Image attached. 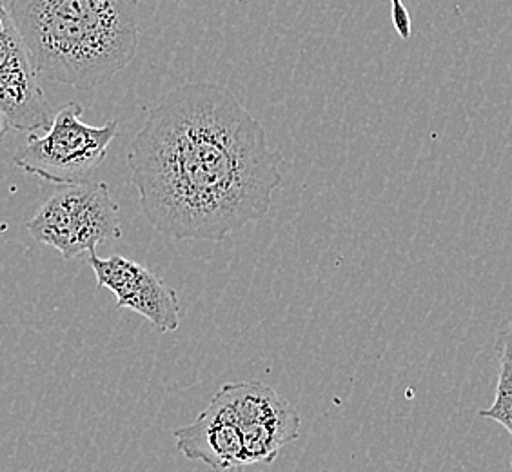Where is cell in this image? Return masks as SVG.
<instances>
[{
    "mask_svg": "<svg viewBox=\"0 0 512 472\" xmlns=\"http://www.w3.org/2000/svg\"><path fill=\"white\" fill-rule=\"evenodd\" d=\"M6 126H8V122H6V118H4V115L0 113V138H2V135H4V131H6Z\"/></svg>",
    "mask_w": 512,
    "mask_h": 472,
    "instance_id": "10",
    "label": "cell"
},
{
    "mask_svg": "<svg viewBox=\"0 0 512 472\" xmlns=\"http://www.w3.org/2000/svg\"><path fill=\"white\" fill-rule=\"evenodd\" d=\"M244 436L247 463H273L300 436V414L289 400L262 382L224 385Z\"/></svg>",
    "mask_w": 512,
    "mask_h": 472,
    "instance_id": "5",
    "label": "cell"
},
{
    "mask_svg": "<svg viewBox=\"0 0 512 472\" xmlns=\"http://www.w3.org/2000/svg\"><path fill=\"white\" fill-rule=\"evenodd\" d=\"M84 108L69 102L53 117L46 135L30 133L26 146L15 155V166L57 186L88 182V177L108 157L111 142L119 135V122L89 126L80 117Z\"/></svg>",
    "mask_w": 512,
    "mask_h": 472,
    "instance_id": "3",
    "label": "cell"
},
{
    "mask_svg": "<svg viewBox=\"0 0 512 472\" xmlns=\"http://www.w3.org/2000/svg\"><path fill=\"white\" fill-rule=\"evenodd\" d=\"M140 209L160 235L222 242L266 217L282 155L246 106L213 82L169 91L128 151Z\"/></svg>",
    "mask_w": 512,
    "mask_h": 472,
    "instance_id": "1",
    "label": "cell"
},
{
    "mask_svg": "<svg viewBox=\"0 0 512 472\" xmlns=\"http://www.w3.org/2000/svg\"><path fill=\"white\" fill-rule=\"evenodd\" d=\"M37 77L30 51L0 0V113L17 131H48L55 117Z\"/></svg>",
    "mask_w": 512,
    "mask_h": 472,
    "instance_id": "6",
    "label": "cell"
},
{
    "mask_svg": "<svg viewBox=\"0 0 512 472\" xmlns=\"http://www.w3.org/2000/svg\"><path fill=\"white\" fill-rule=\"evenodd\" d=\"M173 436L180 453L213 471L229 472L249 465L237 413L224 387L195 422L175 429Z\"/></svg>",
    "mask_w": 512,
    "mask_h": 472,
    "instance_id": "8",
    "label": "cell"
},
{
    "mask_svg": "<svg viewBox=\"0 0 512 472\" xmlns=\"http://www.w3.org/2000/svg\"><path fill=\"white\" fill-rule=\"evenodd\" d=\"M8 11L51 82L99 88L137 55L140 0H10Z\"/></svg>",
    "mask_w": 512,
    "mask_h": 472,
    "instance_id": "2",
    "label": "cell"
},
{
    "mask_svg": "<svg viewBox=\"0 0 512 472\" xmlns=\"http://www.w3.org/2000/svg\"><path fill=\"white\" fill-rule=\"evenodd\" d=\"M480 416L500 423L512 436V324L503 342L494 402L487 409L480 411Z\"/></svg>",
    "mask_w": 512,
    "mask_h": 472,
    "instance_id": "9",
    "label": "cell"
},
{
    "mask_svg": "<svg viewBox=\"0 0 512 472\" xmlns=\"http://www.w3.org/2000/svg\"><path fill=\"white\" fill-rule=\"evenodd\" d=\"M88 262L99 287L109 289L117 296L119 309L135 311L158 333H173L180 327L182 318L177 291L148 267L120 255L102 258L95 251L89 253Z\"/></svg>",
    "mask_w": 512,
    "mask_h": 472,
    "instance_id": "7",
    "label": "cell"
},
{
    "mask_svg": "<svg viewBox=\"0 0 512 472\" xmlns=\"http://www.w3.org/2000/svg\"><path fill=\"white\" fill-rule=\"evenodd\" d=\"M30 235L73 260L122 235L119 206L106 182L62 186L28 222Z\"/></svg>",
    "mask_w": 512,
    "mask_h": 472,
    "instance_id": "4",
    "label": "cell"
},
{
    "mask_svg": "<svg viewBox=\"0 0 512 472\" xmlns=\"http://www.w3.org/2000/svg\"><path fill=\"white\" fill-rule=\"evenodd\" d=\"M175 2H177V4H178V2H182V0H175Z\"/></svg>",
    "mask_w": 512,
    "mask_h": 472,
    "instance_id": "11",
    "label": "cell"
}]
</instances>
